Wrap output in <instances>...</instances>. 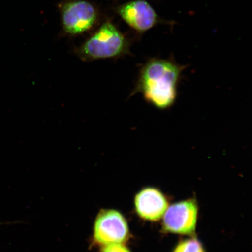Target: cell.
<instances>
[{
  "mask_svg": "<svg viewBox=\"0 0 252 252\" xmlns=\"http://www.w3.org/2000/svg\"><path fill=\"white\" fill-rule=\"evenodd\" d=\"M135 212L141 219L157 221L162 219L168 207L166 197L158 189H142L134 198Z\"/></svg>",
  "mask_w": 252,
  "mask_h": 252,
  "instance_id": "52a82bcc",
  "label": "cell"
},
{
  "mask_svg": "<svg viewBox=\"0 0 252 252\" xmlns=\"http://www.w3.org/2000/svg\"><path fill=\"white\" fill-rule=\"evenodd\" d=\"M163 220L165 231L181 235H192L196 231L198 206L196 200L180 201L168 207Z\"/></svg>",
  "mask_w": 252,
  "mask_h": 252,
  "instance_id": "8992f818",
  "label": "cell"
},
{
  "mask_svg": "<svg viewBox=\"0 0 252 252\" xmlns=\"http://www.w3.org/2000/svg\"><path fill=\"white\" fill-rule=\"evenodd\" d=\"M133 40L122 32L112 19H106L98 28L77 47L75 53L83 61L117 59L130 55Z\"/></svg>",
  "mask_w": 252,
  "mask_h": 252,
  "instance_id": "7a4b0ae2",
  "label": "cell"
},
{
  "mask_svg": "<svg viewBox=\"0 0 252 252\" xmlns=\"http://www.w3.org/2000/svg\"><path fill=\"white\" fill-rule=\"evenodd\" d=\"M1 224H2V223H1V222H0V225H1Z\"/></svg>",
  "mask_w": 252,
  "mask_h": 252,
  "instance_id": "30bf717a",
  "label": "cell"
},
{
  "mask_svg": "<svg viewBox=\"0 0 252 252\" xmlns=\"http://www.w3.org/2000/svg\"><path fill=\"white\" fill-rule=\"evenodd\" d=\"M63 32L77 36L93 30L99 23L98 8L87 0H65L59 5Z\"/></svg>",
  "mask_w": 252,
  "mask_h": 252,
  "instance_id": "3957f363",
  "label": "cell"
},
{
  "mask_svg": "<svg viewBox=\"0 0 252 252\" xmlns=\"http://www.w3.org/2000/svg\"><path fill=\"white\" fill-rule=\"evenodd\" d=\"M130 236L127 220L122 213L115 209H102L94 219L91 247L125 244Z\"/></svg>",
  "mask_w": 252,
  "mask_h": 252,
  "instance_id": "277c9868",
  "label": "cell"
},
{
  "mask_svg": "<svg viewBox=\"0 0 252 252\" xmlns=\"http://www.w3.org/2000/svg\"><path fill=\"white\" fill-rule=\"evenodd\" d=\"M99 252H131L125 244H116L99 248Z\"/></svg>",
  "mask_w": 252,
  "mask_h": 252,
  "instance_id": "9c48e42d",
  "label": "cell"
},
{
  "mask_svg": "<svg viewBox=\"0 0 252 252\" xmlns=\"http://www.w3.org/2000/svg\"><path fill=\"white\" fill-rule=\"evenodd\" d=\"M187 66L172 58H151L141 65L130 94H141L145 101L159 110L169 109L178 98V87Z\"/></svg>",
  "mask_w": 252,
  "mask_h": 252,
  "instance_id": "6da1fadb",
  "label": "cell"
},
{
  "mask_svg": "<svg viewBox=\"0 0 252 252\" xmlns=\"http://www.w3.org/2000/svg\"><path fill=\"white\" fill-rule=\"evenodd\" d=\"M114 11L136 33L138 38L158 25L173 26L176 24L163 20L147 0H132L116 6Z\"/></svg>",
  "mask_w": 252,
  "mask_h": 252,
  "instance_id": "5b68a950",
  "label": "cell"
},
{
  "mask_svg": "<svg viewBox=\"0 0 252 252\" xmlns=\"http://www.w3.org/2000/svg\"><path fill=\"white\" fill-rule=\"evenodd\" d=\"M173 252H206L197 239L190 238L182 241L176 246Z\"/></svg>",
  "mask_w": 252,
  "mask_h": 252,
  "instance_id": "ba28073f",
  "label": "cell"
}]
</instances>
